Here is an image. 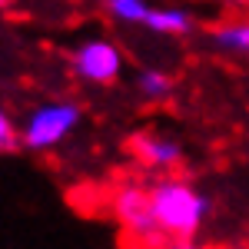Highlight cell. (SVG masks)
I'll return each mask as SVG.
<instances>
[{
	"instance_id": "7a4b0ae2",
	"label": "cell",
	"mask_w": 249,
	"mask_h": 249,
	"mask_svg": "<svg viewBox=\"0 0 249 249\" xmlns=\"http://www.w3.org/2000/svg\"><path fill=\"white\" fill-rule=\"evenodd\" d=\"M83 120V110L70 100H50L37 110H30L23 130H20V143L34 153H47V150H57L67 136L73 133Z\"/></svg>"
},
{
	"instance_id": "8992f818",
	"label": "cell",
	"mask_w": 249,
	"mask_h": 249,
	"mask_svg": "<svg viewBox=\"0 0 249 249\" xmlns=\"http://www.w3.org/2000/svg\"><path fill=\"white\" fill-rule=\"evenodd\" d=\"M210 47L219 57L249 60V10H239L232 17H223L210 27Z\"/></svg>"
},
{
	"instance_id": "30bf717a",
	"label": "cell",
	"mask_w": 249,
	"mask_h": 249,
	"mask_svg": "<svg viewBox=\"0 0 249 249\" xmlns=\"http://www.w3.org/2000/svg\"><path fill=\"white\" fill-rule=\"evenodd\" d=\"M17 143H20V133L14 130L10 116L0 110V153H7V150H17Z\"/></svg>"
},
{
	"instance_id": "ba28073f",
	"label": "cell",
	"mask_w": 249,
	"mask_h": 249,
	"mask_svg": "<svg viewBox=\"0 0 249 249\" xmlns=\"http://www.w3.org/2000/svg\"><path fill=\"white\" fill-rule=\"evenodd\" d=\"M136 93L143 96L146 103H163V100H170L173 96V87H176V80L166 73V70H160V67H143L133 80Z\"/></svg>"
},
{
	"instance_id": "52a82bcc",
	"label": "cell",
	"mask_w": 249,
	"mask_h": 249,
	"mask_svg": "<svg viewBox=\"0 0 249 249\" xmlns=\"http://www.w3.org/2000/svg\"><path fill=\"white\" fill-rule=\"evenodd\" d=\"M150 34L156 37H190L196 30V17H193L190 7H179V3H163V7H153L150 17L143 23Z\"/></svg>"
},
{
	"instance_id": "3957f363",
	"label": "cell",
	"mask_w": 249,
	"mask_h": 249,
	"mask_svg": "<svg viewBox=\"0 0 249 249\" xmlns=\"http://www.w3.org/2000/svg\"><path fill=\"white\" fill-rule=\"evenodd\" d=\"M113 216H116V223L140 243L160 246V249L170 246V239L156 226L153 206H150V186H120L113 193Z\"/></svg>"
},
{
	"instance_id": "6da1fadb",
	"label": "cell",
	"mask_w": 249,
	"mask_h": 249,
	"mask_svg": "<svg viewBox=\"0 0 249 249\" xmlns=\"http://www.w3.org/2000/svg\"><path fill=\"white\" fill-rule=\"evenodd\" d=\"M150 206H153L156 226L160 232L179 243V239H196V232L203 230L213 203L203 190H196L193 183L179 176H163L150 186Z\"/></svg>"
},
{
	"instance_id": "277c9868",
	"label": "cell",
	"mask_w": 249,
	"mask_h": 249,
	"mask_svg": "<svg viewBox=\"0 0 249 249\" xmlns=\"http://www.w3.org/2000/svg\"><path fill=\"white\" fill-rule=\"evenodd\" d=\"M70 67L83 83H93V87H107L123 73V53L120 47L110 43L103 37L83 40L77 50L70 53Z\"/></svg>"
},
{
	"instance_id": "5b68a950",
	"label": "cell",
	"mask_w": 249,
	"mask_h": 249,
	"mask_svg": "<svg viewBox=\"0 0 249 249\" xmlns=\"http://www.w3.org/2000/svg\"><path fill=\"white\" fill-rule=\"evenodd\" d=\"M130 153L146 166V170L156 173H170L183 163V143L176 136L156 133V130H143L130 140Z\"/></svg>"
},
{
	"instance_id": "9c48e42d",
	"label": "cell",
	"mask_w": 249,
	"mask_h": 249,
	"mask_svg": "<svg viewBox=\"0 0 249 249\" xmlns=\"http://www.w3.org/2000/svg\"><path fill=\"white\" fill-rule=\"evenodd\" d=\"M103 10L107 17L116 20V23H126V27H143L153 3L150 0H103Z\"/></svg>"
},
{
	"instance_id": "7c38bea8",
	"label": "cell",
	"mask_w": 249,
	"mask_h": 249,
	"mask_svg": "<svg viewBox=\"0 0 249 249\" xmlns=\"http://www.w3.org/2000/svg\"><path fill=\"white\" fill-rule=\"evenodd\" d=\"M232 3H239V7H249V0H232Z\"/></svg>"
},
{
	"instance_id": "8fae6325",
	"label": "cell",
	"mask_w": 249,
	"mask_h": 249,
	"mask_svg": "<svg viewBox=\"0 0 249 249\" xmlns=\"http://www.w3.org/2000/svg\"><path fill=\"white\" fill-rule=\"evenodd\" d=\"M166 249H210V246H203V243H196V239H179V243H170Z\"/></svg>"
}]
</instances>
